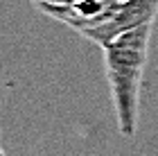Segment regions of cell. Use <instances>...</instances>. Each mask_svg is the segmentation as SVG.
Masks as SVG:
<instances>
[{
  "label": "cell",
  "mask_w": 158,
  "mask_h": 156,
  "mask_svg": "<svg viewBox=\"0 0 158 156\" xmlns=\"http://www.w3.org/2000/svg\"><path fill=\"white\" fill-rule=\"evenodd\" d=\"M122 2L124 0H79L68 7H39V9L59 23L73 27L75 32L84 34L86 30L104 23Z\"/></svg>",
  "instance_id": "3957f363"
},
{
  "label": "cell",
  "mask_w": 158,
  "mask_h": 156,
  "mask_svg": "<svg viewBox=\"0 0 158 156\" xmlns=\"http://www.w3.org/2000/svg\"><path fill=\"white\" fill-rule=\"evenodd\" d=\"M156 14H158V0H124L104 23L86 30L81 36L90 39L99 48H104L113 39L135 30V27L152 25Z\"/></svg>",
  "instance_id": "7a4b0ae2"
},
{
  "label": "cell",
  "mask_w": 158,
  "mask_h": 156,
  "mask_svg": "<svg viewBox=\"0 0 158 156\" xmlns=\"http://www.w3.org/2000/svg\"><path fill=\"white\" fill-rule=\"evenodd\" d=\"M152 25L135 27L102 48L104 73L113 97V106H115L118 127L120 133L127 138H131L135 133V127H138L140 91L149 57Z\"/></svg>",
  "instance_id": "6da1fadb"
}]
</instances>
